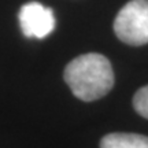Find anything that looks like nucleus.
Instances as JSON below:
<instances>
[{
  "label": "nucleus",
  "mask_w": 148,
  "mask_h": 148,
  "mask_svg": "<svg viewBox=\"0 0 148 148\" xmlns=\"http://www.w3.org/2000/svg\"><path fill=\"white\" fill-rule=\"evenodd\" d=\"M64 81L75 97L92 101L106 96L111 90L114 71L104 55L89 52L73 59L66 66Z\"/></svg>",
  "instance_id": "obj_1"
},
{
  "label": "nucleus",
  "mask_w": 148,
  "mask_h": 148,
  "mask_svg": "<svg viewBox=\"0 0 148 148\" xmlns=\"http://www.w3.org/2000/svg\"><path fill=\"white\" fill-rule=\"evenodd\" d=\"M114 32L129 45L148 42V0H130L122 7L114 21Z\"/></svg>",
  "instance_id": "obj_2"
},
{
  "label": "nucleus",
  "mask_w": 148,
  "mask_h": 148,
  "mask_svg": "<svg viewBox=\"0 0 148 148\" xmlns=\"http://www.w3.org/2000/svg\"><path fill=\"white\" fill-rule=\"evenodd\" d=\"M19 25L22 33L29 38H44L55 27V16L51 8L41 3L30 1L22 5L19 11Z\"/></svg>",
  "instance_id": "obj_3"
},
{
  "label": "nucleus",
  "mask_w": 148,
  "mask_h": 148,
  "mask_svg": "<svg viewBox=\"0 0 148 148\" xmlns=\"http://www.w3.org/2000/svg\"><path fill=\"white\" fill-rule=\"evenodd\" d=\"M100 148H148V137L134 133H111L101 138Z\"/></svg>",
  "instance_id": "obj_4"
},
{
  "label": "nucleus",
  "mask_w": 148,
  "mask_h": 148,
  "mask_svg": "<svg viewBox=\"0 0 148 148\" xmlns=\"http://www.w3.org/2000/svg\"><path fill=\"white\" fill-rule=\"evenodd\" d=\"M133 107L138 114L148 119V85L140 88L133 97Z\"/></svg>",
  "instance_id": "obj_5"
}]
</instances>
